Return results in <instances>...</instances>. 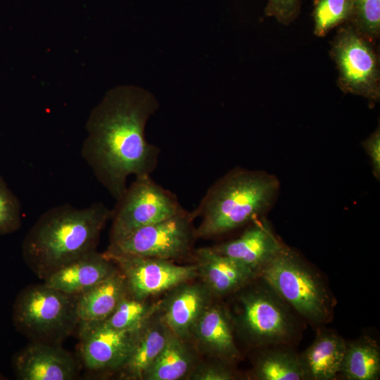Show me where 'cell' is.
I'll return each mask as SVG.
<instances>
[{"mask_svg": "<svg viewBox=\"0 0 380 380\" xmlns=\"http://www.w3.org/2000/svg\"><path fill=\"white\" fill-rule=\"evenodd\" d=\"M158 107L146 90L124 85L108 91L88 117L82 158L116 201L129 176L151 175L157 168L160 150L147 141L145 127Z\"/></svg>", "mask_w": 380, "mask_h": 380, "instance_id": "6da1fadb", "label": "cell"}, {"mask_svg": "<svg viewBox=\"0 0 380 380\" xmlns=\"http://www.w3.org/2000/svg\"><path fill=\"white\" fill-rule=\"evenodd\" d=\"M112 210L96 202L77 208L66 203L52 207L37 219L22 244L23 260L44 280L62 267L96 250Z\"/></svg>", "mask_w": 380, "mask_h": 380, "instance_id": "7a4b0ae2", "label": "cell"}, {"mask_svg": "<svg viewBox=\"0 0 380 380\" xmlns=\"http://www.w3.org/2000/svg\"><path fill=\"white\" fill-rule=\"evenodd\" d=\"M280 183L264 171L235 167L207 190L194 217H201L197 237L213 238L253 222L275 201Z\"/></svg>", "mask_w": 380, "mask_h": 380, "instance_id": "3957f363", "label": "cell"}, {"mask_svg": "<svg viewBox=\"0 0 380 380\" xmlns=\"http://www.w3.org/2000/svg\"><path fill=\"white\" fill-rule=\"evenodd\" d=\"M15 329L31 341L60 344L78 327L77 296L42 284L29 285L13 305Z\"/></svg>", "mask_w": 380, "mask_h": 380, "instance_id": "277c9868", "label": "cell"}, {"mask_svg": "<svg viewBox=\"0 0 380 380\" xmlns=\"http://www.w3.org/2000/svg\"><path fill=\"white\" fill-rule=\"evenodd\" d=\"M259 276L310 322L322 323L331 316V298L320 277L286 246L262 267Z\"/></svg>", "mask_w": 380, "mask_h": 380, "instance_id": "5b68a950", "label": "cell"}, {"mask_svg": "<svg viewBox=\"0 0 380 380\" xmlns=\"http://www.w3.org/2000/svg\"><path fill=\"white\" fill-rule=\"evenodd\" d=\"M330 56L338 70V86L344 93L363 97L372 104L379 101V56L375 42L346 23L338 27L331 42Z\"/></svg>", "mask_w": 380, "mask_h": 380, "instance_id": "8992f818", "label": "cell"}, {"mask_svg": "<svg viewBox=\"0 0 380 380\" xmlns=\"http://www.w3.org/2000/svg\"><path fill=\"white\" fill-rule=\"evenodd\" d=\"M183 210L176 195L154 182L151 175L136 177L112 210L110 244Z\"/></svg>", "mask_w": 380, "mask_h": 380, "instance_id": "52a82bcc", "label": "cell"}, {"mask_svg": "<svg viewBox=\"0 0 380 380\" xmlns=\"http://www.w3.org/2000/svg\"><path fill=\"white\" fill-rule=\"evenodd\" d=\"M194 219L192 212L184 209L109 244L104 253L169 260L186 257L191 253L197 237Z\"/></svg>", "mask_w": 380, "mask_h": 380, "instance_id": "ba28073f", "label": "cell"}, {"mask_svg": "<svg viewBox=\"0 0 380 380\" xmlns=\"http://www.w3.org/2000/svg\"><path fill=\"white\" fill-rule=\"evenodd\" d=\"M239 297L237 322L248 338L257 345L286 341L293 332L286 303L267 283Z\"/></svg>", "mask_w": 380, "mask_h": 380, "instance_id": "9c48e42d", "label": "cell"}, {"mask_svg": "<svg viewBox=\"0 0 380 380\" xmlns=\"http://www.w3.org/2000/svg\"><path fill=\"white\" fill-rule=\"evenodd\" d=\"M103 253L123 275L128 293L137 299L146 300L198 275L196 264L178 265L169 260Z\"/></svg>", "mask_w": 380, "mask_h": 380, "instance_id": "30bf717a", "label": "cell"}, {"mask_svg": "<svg viewBox=\"0 0 380 380\" xmlns=\"http://www.w3.org/2000/svg\"><path fill=\"white\" fill-rule=\"evenodd\" d=\"M77 328L79 360L92 373L118 372L127 362L141 329L119 330L101 322L80 323Z\"/></svg>", "mask_w": 380, "mask_h": 380, "instance_id": "8fae6325", "label": "cell"}, {"mask_svg": "<svg viewBox=\"0 0 380 380\" xmlns=\"http://www.w3.org/2000/svg\"><path fill=\"white\" fill-rule=\"evenodd\" d=\"M20 380H73L79 376L80 361L60 344L31 341L12 358Z\"/></svg>", "mask_w": 380, "mask_h": 380, "instance_id": "7c38bea8", "label": "cell"}, {"mask_svg": "<svg viewBox=\"0 0 380 380\" xmlns=\"http://www.w3.org/2000/svg\"><path fill=\"white\" fill-rule=\"evenodd\" d=\"M160 315L169 330L186 340L199 317L210 305L212 296L208 288L200 284H180L170 290Z\"/></svg>", "mask_w": 380, "mask_h": 380, "instance_id": "4fadbf2b", "label": "cell"}, {"mask_svg": "<svg viewBox=\"0 0 380 380\" xmlns=\"http://www.w3.org/2000/svg\"><path fill=\"white\" fill-rule=\"evenodd\" d=\"M118 271L112 260L96 250L62 267L43 282L65 293L78 296Z\"/></svg>", "mask_w": 380, "mask_h": 380, "instance_id": "5bb4252c", "label": "cell"}, {"mask_svg": "<svg viewBox=\"0 0 380 380\" xmlns=\"http://www.w3.org/2000/svg\"><path fill=\"white\" fill-rule=\"evenodd\" d=\"M284 246L267 224L255 221L239 238L214 246L212 248L238 261L259 276L262 267Z\"/></svg>", "mask_w": 380, "mask_h": 380, "instance_id": "9a60e30c", "label": "cell"}, {"mask_svg": "<svg viewBox=\"0 0 380 380\" xmlns=\"http://www.w3.org/2000/svg\"><path fill=\"white\" fill-rule=\"evenodd\" d=\"M198 275L212 296L236 291L252 281L257 273L238 261L222 255L212 247L195 251Z\"/></svg>", "mask_w": 380, "mask_h": 380, "instance_id": "2e32d148", "label": "cell"}, {"mask_svg": "<svg viewBox=\"0 0 380 380\" xmlns=\"http://www.w3.org/2000/svg\"><path fill=\"white\" fill-rule=\"evenodd\" d=\"M201 349L224 362L239 356L233 335V325L227 311L217 305H209L196 322L191 332Z\"/></svg>", "mask_w": 380, "mask_h": 380, "instance_id": "e0dca14e", "label": "cell"}, {"mask_svg": "<svg viewBox=\"0 0 380 380\" xmlns=\"http://www.w3.org/2000/svg\"><path fill=\"white\" fill-rule=\"evenodd\" d=\"M170 331L156 312L140 329L130 355L118 372L123 379L141 380L161 352Z\"/></svg>", "mask_w": 380, "mask_h": 380, "instance_id": "ac0fdd59", "label": "cell"}, {"mask_svg": "<svg viewBox=\"0 0 380 380\" xmlns=\"http://www.w3.org/2000/svg\"><path fill=\"white\" fill-rule=\"evenodd\" d=\"M128 294L120 271L77 296V314L80 323L103 321Z\"/></svg>", "mask_w": 380, "mask_h": 380, "instance_id": "d6986e66", "label": "cell"}, {"mask_svg": "<svg viewBox=\"0 0 380 380\" xmlns=\"http://www.w3.org/2000/svg\"><path fill=\"white\" fill-rule=\"evenodd\" d=\"M346 343L334 333L320 334L299 356L305 379L331 380L340 372Z\"/></svg>", "mask_w": 380, "mask_h": 380, "instance_id": "ffe728a7", "label": "cell"}, {"mask_svg": "<svg viewBox=\"0 0 380 380\" xmlns=\"http://www.w3.org/2000/svg\"><path fill=\"white\" fill-rule=\"evenodd\" d=\"M194 367V355L184 340L170 331L165 345L144 379L177 380L189 375Z\"/></svg>", "mask_w": 380, "mask_h": 380, "instance_id": "44dd1931", "label": "cell"}, {"mask_svg": "<svg viewBox=\"0 0 380 380\" xmlns=\"http://www.w3.org/2000/svg\"><path fill=\"white\" fill-rule=\"evenodd\" d=\"M340 373L348 380L378 379L380 352L376 343L369 338L346 343Z\"/></svg>", "mask_w": 380, "mask_h": 380, "instance_id": "7402d4cb", "label": "cell"}, {"mask_svg": "<svg viewBox=\"0 0 380 380\" xmlns=\"http://www.w3.org/2000/svg\"><path fill=\"white\" fill-rule=\"evenodd\" d=\"M255 374L260 380H303L299 356L286 350H270L258 360Z\"/></svg>", "mask_w": 380, "mask_h": 380, "instance_id": "603a6c76", "label": "cell"}, {"mask_svg": "<svg viewBox=\"0 0 380 380\" xmlns=\"http://www.w3.org/2000/svg\"><path fill=\"white\" fill-rule=\"evenodd\" d=\"M156 311V307L146 299H137L128 293L113 313L101 322L115 329L136 330L140 329Z\"/></svg>", "mask_w": 380, "mask_h": 380, "instance_id": "cb8c5ba5", "label": "cell"}, {"mask_svg": "<svg viewBox=\"0 0 380 380\" xmlns=\"http://www.w3.org/2000/svg\"><path fill=\"white\" fill-rule=\"evenodd\" d=\"M352 13V0H315L312 11L314 34L326 36L332 29L348 23Z\"/></svg>", "mask_w": 380, "mask_h": 380, "instance_id": "d4e9b609", "label": "cell"}, {"mask_svg": "<svg viewBox=\"0 0 380 380\" xmlns=\"http://www.w3.org/2000/svg\"><path fill=\"white\" fill-rule=\"evenodd\" d=\"M348 23L376 43L380 36V0H352V13Z\"/></svg>", "mask_w": 380, "mask_h": 380, "instance_id": "484cf974", "label": "cell"}, {"mask_svg": "<svg viewBox=\"0 0 380 380\" xmlns=\"http://www.w3.org/2000/svg\"><path fill=\"white\" fill-rule=\"evenodd\" d=\"M21 225L20 202L0 175V235L15 232Z\"/></svg>", "mask_w": 380, "mask_h": 380, "instance_id": "4316f807", "label": "cell"}, {"mask_svg": "<svg viewBox=\"0 0 380 380\" xmlns=\"http://www.w3.org/2000/svg\"><path fill=\"white\" fill-rule=\"evenodd\" d=\"M300 0H268L265 14L284 25H289L299 15Z\"/></svg>", "mask_w": 380, "mask_h": 380, "instance_id": "83f0119b", "label": "cell"}, {"mask_svg": "<svg viewBox=\"0 0 380 380\" xmlns=\"http://www.w3.org/2000/svg\"><path fill=\"white\" fill-rule=\"evenodd\" d=\"M189 376L194 380H231L234 377L228 367L219 363H204L194 367Z\"/></svg>", "mask_w": 380, "mask_h": 380, "instance_id": "f1b7e54d", "label": "cell"}, {"mask_svg": "<svg viewBox=\"0 0 380 380\" xmlns=\"http://www.w3.org/2000/svg\"><path fill=\"white\" fill-rule=\"evenodd\" d=\"M362 146L368 155L375 178L380 179V127L376 129L366 139Z\"/></svg>", "mask_w": 380, "mask_h": 380, "instance_id": "f546056e", "label": "cell"}, {"mask_svg": "<svg viewBox=\"0 0 380 380\" xmlns=\"http://www.w3.org/2000/svg\"><path fill=\"white\" fill-rule=\"evenodd\" d=\"M4 379L3 376L0 374V379Z\"/></svg>", "mask_w": 380, "mask_h": 380, "instance_id": "4dcf8cb0", "label": "cell"}]
</instances>
